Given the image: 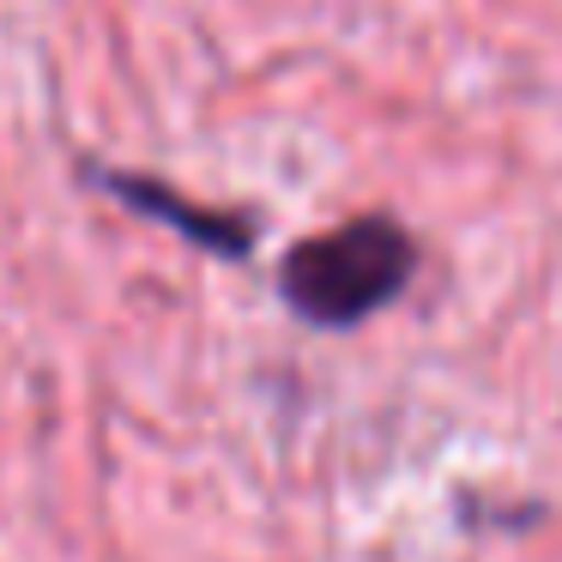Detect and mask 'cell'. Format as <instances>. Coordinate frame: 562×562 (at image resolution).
I'll list each match as a JSON object with an SVG mask.
<instances>
[{
    "label": "cell",
    "mask_w": 562,
    "mask_h": 562,
    "mask_svg": "<svg viewBox=\"0 0 562 562\" xmlns=\"http://www.w3.org/2000/svg\"><path fill=\"white\" fill-rule=\"evenodd\" d=\"M417 243L393 218L369 212L327 236H308L279 260V296L308 327H357L412 284Z\"/></svg>",
    "instance_id": "1"
},
{
    "label": "cell",
    "mask_w": 562,
    "mask_h": 562,
    "mask_svg": "<svg viewBox=\"0 0 562 562\" xmlns=\"http://www.w3.org/2000/svg\"><path fill=\"white\" fill-rule=\"evenodd\" d=\"M103 188H110L115 200H127L134 212H146V218L170 224L176 236H188L194 248H212V255L224 260H243L248 248H255L260 224L248 218V212H224V206H194V200H182L170 182H158V176H127V170H103L98 176Z\"/></svg>",
    "instance_id": "2"
}]
</instances>
